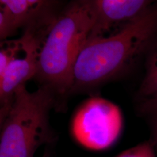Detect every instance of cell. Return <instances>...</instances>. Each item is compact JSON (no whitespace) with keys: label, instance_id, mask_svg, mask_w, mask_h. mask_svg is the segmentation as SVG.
Returning a JSON list of instances; mask_svg holds the SVG:
<instances>
[{"label":"cell","instance_id":"obj_1","mask_svg":"<svg viewBox=\"0 0 157 157\" xmlns=\"http://www.w3.org/2000/svg\"><path fill=\"white\" fill-rule=\"evenodd\" d=\"M157 38V3L119 32L87 42L74 65L71 92L99 85L129 69Z\"/></svg>","mask_w":157,"mask_h":157},{"label":"cell","instance_id":"obj_2","mask_svg":"<svg viewBox=\"0 0 157 157\" xmlns=\"http://www.w3.org/2000/svg\"><path fill=\"white\" fill-rule=\"evenodd\" d=\"M93 21L91 1L74 2L58 14L43 41L35 78L56 96L71 92L74 65Z\"/></svg>","mask_w":157,"mask_h":157},{"label":"cell","instance_id":"obj_3","mask_svg":"<svg viewBox=\"0 0 157 157\" xmlns=\"http://www.w3.org/2000/svg\"><path fill=\"white\" fill-rule=\"evenodd\" d=\"M56 95L42 87L29 92L26 86L17 90L5 119L0 121V157H34L37 149L54 139L50 111Z\"/></svg>","mask_w":157,"mask_h":157},{"label":"cell","instance_id":"obj_4","mask_svg":"<svg viewBox=\"0 0 157 157\" xmlns=\"http://www.w3.org/2000/svg\"><path fill=\"white\" fill-rule=\"evenodd\" d=\"M57 15L27 27L19 39V50L0 78V121L10 109L17 90L35 78L43 41Z\"/></svg>","mask_w":157,"mask_h":157},{"label":"cell","instance_id":"obj_5","mask_svg":"<svg viewBox=\"0 0 157 157\" xmlns=\"http://www.w3.org/2000/svg\"><path fill=\"white\" fill-rule=\"evenodd\" d=\"M122 125L119 107L103 98H93L82 104L74 115L71 132L84 148L102 151L117 142Z\"/></svg>","mask_w":157,"mask_h":157},{"label":"cell","instance_id":"obj_6","mask_svg":"<svg viewBox=\"0 0 157 157\" xmlns=\"http://www.w3.org/2000/svg\"><path fill=\"white\" fill-rule=\"evenodd\" d=\"M147 0L91 1L93 21L87 42L119 32L152 5Z\"/></svg>","mask_w":157,"mask_h":157},{"label":"cell","instance_id":"obj_7","mask_svg":"<svg viewBox=\"0 0 157 157\" xmlns=\"http://www.w3.org/2000/svg\"><path fill=\"white\" fill-rule=\"evenodd\" d=\"M54 2L42 0H1L0 1V39L8 40L19 29L55 15Z\"/></svg>","mask_w":157,"mask_h":157},{"label":"cell","instance_id":"obj_8","mask_svg":"<svg viewBox=\"0 0 157 157\" xmlns=\"http://www.w3.org/2000/svg\"><path fill=\"white\" fill-rule=\"evenodd\" d=\"M146 73L137 93V109L151 117L157 115V38L147 53Z\"/></svg>","mask_w":157,"mask_h":157},{"label":"cell","instance_id":"obj_9","mask_svg":"<svg viewBox=\"0 0 157 157\" xmlns=\"http://www.w3.org/2000/svg\"><path fill=\"white\" fill-rule=\"evenodd\" d=\"M116 157H157L151 141H145L121 152Z\"/></svg>","mask_w":157,"mask_h":157},{"label":"cell","instance_id":"obj_10","mask_svg":"<svg viewBox=\"0 0 157 157\" xmlns=\"http://www.w3.org/2000/svg\"><path fill=\"white\" fill-rule=\"evenodd\" d=\"M151 141L152 144L154 145V147L156 151V156H157V115L154 117H151Z\"/></svg>","mask_w":157,"mask_h":157},{"label":"cell","instance_id":"obj_11","mask_svg":"<svg viewBox=\"0 0 157 157\" xmlns=\"http://www.w3.org/2000/svg\"><path fill=\"white\" fill-rule=\"evenodd\" d=\"M43 157H49V155H47V154H45L44 156H43Z\"/></svg>","mask_w":157,"mask_h":157}]
</instances>
